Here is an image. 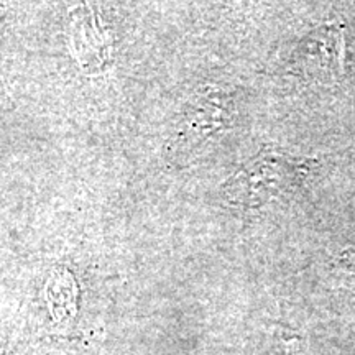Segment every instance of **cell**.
I'll use <instances>...</instances> for the list:
<instances>
[{"instance_id": "obj_1", "label": "cell", "mask_w": 355, "mask_h": 355, "mask_svg": "<svg viewBox=\"0 0 355 355\" xmlns=\"http://www.w3.org/2000/svg\"><path fill=\"white\" fill-rule=\"evenodd\" d=\"M311 163L278 152H263L248 162L229 181L225 189L234 202L260 206L279 193L298 184L308 173Z\"/></svg>"}]
</instances>
